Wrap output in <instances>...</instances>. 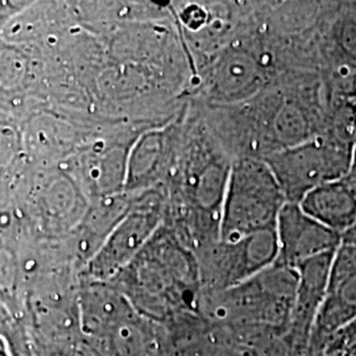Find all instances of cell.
Listing matches in <instances>:
<instances>
[{
	"label": "cell",
	"instance_id": "cell-6",
	"mask_svg": "<svg viewBox=\"0 0 356 356\" xmlns=\"http://www.w3.org/2000/svg\"><path fill=\"white\" fill-rule=\"evenodd\" d=\"M279 256L276 229L257 231L232 242H219L197 254L202 296L216 294L252 279Z\"/></svg>",
	"mask_w": 356,
	"mask_h": 356
},
{
	"label": "cell",
	"instance_id": "cell-20",
	"mask_svg": "<svg viewBox=\"0 0 356 356\" xmlns=\"http://www.w3.org/2000/svg\"><path fill=\"white\" fill-rule=\"evenodd\" d=\"M0 356H11L10 347H8L6 339L1 335H0Z\"/></svg>",
	"mask_w": 356,
	"mask_h": 356
},
{
	"label": "cell",
	"instance_id": "cell-16",
	"mask_svg": "<svg viewBox=\"0 0 356 356\" xmlns=\"http://www.w3.org/2000/svg\"><path fill=\"white\" fill-rule=\"evenodd\" d=\"M356 348V319L348 325L346 329L332 337L322 350L338 353V354H350ZM321 350V351H322Z\"/></svg>",
	"mask_w": 356,
	"mask_h": 356
},
{
	"label": "cell",
	"instance_id": "cell-19",
	"mask_svg": "<svg viewBox=\"0 0 356 356\" xmlns=\"http://www.w3.org/2000/svg\"><path fill=\"white\" fill-rule=\"evenodd\" d=\"M347 354H337V353H329V351H319V353H312L306 350L305 354L300 356H346Z\"/></svg>",
	"mask_w": 356,
	"mask_h": 356
},
{
	"label": "cell",
	"instance_id": "cell-12",
	"mask_svg": "<svg viewBox=\"0 0 356 356\" xmlns=\"http://www.w3.org/2000/svg\"><path fill=\"white\" fill-rule=\"evenodd\" d=\"M318 48L326 72L356 74V1L325 3Z\"/></svg>",
	"mask_w": 356,
	"mask_h": 356
},
{
	"label": "cell",
	"instance_id": "cell-18",
	"mask_svg": "<svg viewBox=\"0 0 356 356\" xmlns=\"http://www.w3.org/2000/svg\"><path fill=\"white\" fill-rule=\"evenodd\" d=\"M348 177L356 178V144L351 153V164H350V170H348Z\"/></svg>",
	"mask_w": 356,
	"mask_h": 356
},
{
	"label": "cell",
	"instance_id": "cell-10",
	"mask_svg": "<svg viewBox=\"0 0 356 356\" xmlns=\"http://www.w3.org/2000/svg\"><path fill=\"white\" fill-rule=\"evenodd\" d=\"M334 252L319 254L297 266V286L285 337L298 354H305L323 304Z\"/></svg>",
	"mask_w": 356,
	"mask_h": 356
},
{
	"label": "cell",
	"instance_id": "cell-22",
	"mask_svg": "<svg viewBox=\"0 0 356 356\" xmlns=\"http://www.w3.org/2000/svg\"><path fill=\"white\" fill-rule=\"evenodd\" d=\"M346 356H351V355H350V354H347V355H346Z\"/></svg>",
	"mask_w": 356,
	"mask_h": 356
},
{
	"label": "cell",
	"instance_id": "cell-3",
	"mask_svg": "<svg viewBox=\"0 0 356 356\" xmlns=\"http://www.w3.org/2000/svg\"><path fill=\"white\" fill-rule=\"evenodd\" d=\"M297 286V270L275 263L227 291L202 296L201 313L227 329L286 330Z\"/></svg>",
	"mask_w": 356,
	"mask_h": 356
},
{
	"label": "cell",
	"instance_id": "cell-13",
	"mask_svg": "<svg viewBox=\"0 0 356 356\" xmlns=\"http://www.w3.org/2000/svg\"><path fill=\"white\" fill-rule=\"evenodd\" d=\"M302 210L326 227L343 234L356 220V178L346 176L307 193Z\"/></svg>",
	"mask_w": 356,
	"mask_h": 356
},
{
	"label": "cell",
	"instance_id": "cell-8",
	"mask_svg": "<svg viewBox=\"0 0 356 356\" xmlns=\"http://www.w3.org/2000/svg\"><path fill=\"white\" fill-rule=\"evenodd\" d=\"M356 319V245L341 244L334 252L323 304L312 331L307 351L323 346Z\"/></svg>",
	"mask_w": 356,
	"mask_h": 356
},
{
	"label": "cell",
	"instance_id": "cell-9",
	"mask_svg": "<svg viewBox=\"0 0 356 356\" xmlns=\"http://www.w3.org/2000/svg\"><path fill=\"white\" fill-rule=\"evenodd\" d=\"M279 256L276 263L297 268L309 259L335 252L342 235L309 216L300 204L286 202L276 222Z\"/></svg>",
	"mask_w": 356,
	"mask_h": 356
},
{
	"label": "cell",
	"instance_id": "cell-4",
	"mask_svg": "<svg viewBox=\"0 0 356 356\" xmlns=\"http://www.w3.org/2000/svg\"><path fill=\"white\" fill-rule=\"evenodd\" d=\"M288 201L270 166L261 159L232 160L222 209L220 239L232 242L263 229H276Z\"/></svg>",
	"mask_w": 356,
	"mask_h": 356
},
{
	"label": "cell",
	"instance_id": "cell-11",
	"mask_svg": "<svg viewBox=\"0 0 356 356\" xmlns=\"http://www.w3.org/2000/svg\"><path fill=\"white\" fill-rule=\"evenodd\" d=\"M83 341H101L138 310L111 281L89 280L78 291Z\"/></svg>",
	"mask_w": 356,
	"mask_h": 356
},
{
	"label": "cell",
	"instance_id": "cell-5",
	"mask_svg": "<svg viewBox=\"0 0 356 356\" xmlns=\"http://www.w3.org/2000/svg\"><path fill=\"white\" fill-rule=\"evenodd\" d=\"M353 149L321 134L302 144L273 153L264 161L277 178L286 201L300 204L307 193L348 175Z\"/></svg>",
	"mask_w": 356,
	"mask_h": 356
},
{
	"label": "cell",
	"instance_id": "cell-7",
	"mask_svg": "<svg viewBox=\"0 0 356 356\" xmlns=\"http://www.w3.org/2000/svg\"><path fill=\"white\" fill-rule=\"evenodd\" d=\"M166 210L164 197L157 191L145 194L140 202L132 204L131 210L86 266L90 280H114L138 257L164 225Z\"/></svg>",
	"mask_w": 356,
	"mask_h": 356
},
{
	"label": "cell",
	"instance_id": "cell-15",
	"mask_svg": "<svg viewBox=\"0 0 356 356\" xmlns=\"http://www.w3.org/2000/svg\"><path fill=\"white\" fill-rule=\"evenodd\" d=\"M175 356H250L216 334L213 326L194 339L176 346Z\"/></svg>",
	"mask_w": 356,
	"mask_h": 356
},
{
	"label": "cell",
	"instance_id": "cell-2",
	"mask_svg": "<svg viewBox=\"0 0 356 356\" xmlns=\"http://www.w3.org/2000/svg\"><path fill=\"white\" fill-rule=\"evenodd\" d=\"M111 282L140 314L164 326L185 317L202 316L197 256L166 225Z\"/></svg>",
	"mask_w": 356,
	"mask_h": 356
},
{
	"label": "cell",
	"instance_id": "cell-17",
	"mask_svg": "<svg viewBox=\"0 0 356 356\" xmlns=\"http://www.w3.org/2000/svg\"><path fill=\"white\" fill-rule=\"evenodd\" d=\"M342 243L356 245V220L350 229L342 234Z\"/></svg>",
	"mask_w": 356,
	"mask_h": 356
},
{
	"label": "cell",
	"instance_id": "cell-1",
	"mask_svg": "<svg viewBox=\"0 0 356 356\" xmlns=\"http://www.w3.org/2000/svg\"><path fill=\"white\" fill-rule=\"evenodd\" d=\"M173 164V207L164 225L197 256L220 239L232 157L207 122L189 118L181 126Z\"/></svg>",
	"mask_w": 356,
	"mask_h": 356
},
{
	"label": "cell",
	"instance_id": "cell-14",
	"mask_svg": "<svg viewBox=\"0 0 356 356\" xmlns=\"http://www.w3.org/2000/svg\"><path fill=\"white\" fill-rule=\"evenodd\" d=\"M179 134L177 126H170L168 129L153 131L138 143L128 164L127 184L131 188L144 186L159 177L161 170H170Z\"/></svg>",
	"mask_w": 356,
	"mask_h": 356
},
{
	"label": "cell",
	"instance_id": "cell-21",
	"mask_svg": "<svg viewBox=\"0 0 356 356\" xmlns=\"http://www.w3.org/2000/svg\"><path fill=\"white\" fill-rule=\"evenodd\" d=\"M350 355L351 356H356V348L353 351V353H350Z\"/></svg>",
	"mask_w": 356,
	"mask_h": 356
}]
</instances>
